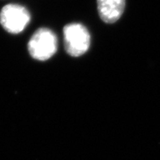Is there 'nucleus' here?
Here are the masks:
<instances>
[{"label": "nucleus", "mask_w": 160, "mask_h": 160, "mask_svg": "<svg viewBox=\"0 0 160 160\" xmlns=\"http://www.w3.org/2000/svg\"><path fill=\"white\" fill-rule=\"evenodd\" d=\"M28 49L34 59L39 61L49 59L57 51V36L48 28L38 29L29 40Z\"/></svg>", "instance_id": "obj_1"}, {"label": "nucleus", "mask_w": 160, "mask_h": 160, "mask_svg": "<svg viewBox=\"0 0 160 160\" xmlns=\"http://www.w3.org/2000/svg\"><path fill=\"white\" fill-rule=\"evenodd\" d=\"M64 44L68 54L79 57L88 51L91 44V35L83 25L71 23L63 29Z\"/></svg>", "instance_id": "obj_2"}, {"label": "nucleus", "mask_w": 160, "mask_h": 160, "mask_svg": "<svg viewBox=\"0 0 160 160\" xmlns=\"http://www.w3.org/2000/svg\"><path fill=\"white\" fill-rule=\"evenodd\" d=\"M31 20L28 11L23 6L9 4L4 6L0 12V23L8 33L17 34L21 33Z\"/></svg>", "instance_id": "obj_3"}, {"label": "nucleus", "mask_w": 160, "mask_h": 160, "mask_svg": "<svg viewBox=\"0 0 160 160\" xmlns=\"http://www.w3.org/2000/svg\"><path fill=\"white\" fill-rule=\"evenodd\" d=\"M125 6V0H97L99 17L105 23H114L119 19Z\"/></svg>", "instance_id": "obj_4"}]
</instances>
